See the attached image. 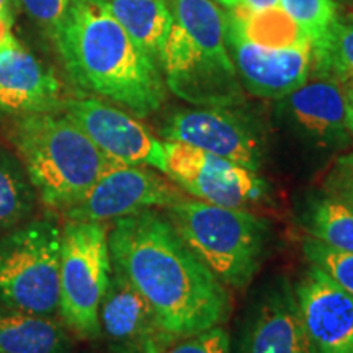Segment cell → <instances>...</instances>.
Listing matches in <instances>:
<instances>
[{
    "mask_svg": "<svg viewBox=\"0 0 353 353\" xmlns=\"http://www.w3.org/2000/svg\"><path fill=\"white\" fill-rule=\"evenodd\" d=\"M298 306L317 353H353V296L311 265L298 281Z\"/></svg>",
    "mask_w": 353,
    "mask_h": 353,
    "instance_id": "cell-15",
    "label": "cell"
},
{
    "mask_svg": "<svg viewBox=\"0 0 353 353\" xmlns=\"http://www.w3.org/2000/svg\"><path fill=\"white\" fill-rule=\"evenodd\" d=\"M19 0H0V17L15 21V13L19 8Z\"/></svg>",
    "mask_w": 353,
    "mask_h": 353,
    "instance_id": "cell-32",
    "label": "cell"
},
{
    "mask_svg": "<svg viewBox=\"0 0 353 353\" xmlns=\"http://www.w3.org/2000/svg\"><path fill=\"white\" fill-rule=\"evenodd\" d=\"M164 353H231V335L223 325L180 339Z\"/></svg>",
    "mask_w": 353,
    "mask_h": 353,
    "instance_id": "cell-26",
    "label": "cell"
},
{
    "mask_svg": "<svg viewBox=\"0 0 353 353\" xmlns=\"http://www.w3.org/2000/svg\"><path fill=\"white\" fill-rule=\"evenodd\" d=\"M63 110L114 164L151 167L165 174L164 141L132 114L94 97L64 100Z\"/></svg>",
    "mask_w": 353,
    "mask_h": 353,
    "instance_id": "cell-10",
    "label": "cell"
},
{
    "mask_svg": "<svg viewBox=\"0 0 353 353\" xmlns=\"http://www.w3.org/2000/svg\"><path fill=\"white\" fill-rule=\"evenodd\" d=\"M337 164H341L342 167H345L347 170H350L353 174V151L348 152V154H343L337 159Z\"/></svg>",
    "mask_w": 353,
    "mask_h": 353,
    "instance_id": "cell-33",
    "label": "cell"
},
{
    "mask_svg": "<svg viewBox=\"0 0 353 353\" xmlns=\"http://www.w3.org/2000/svg\"><path fill=\"white\" fill-rule=\"evenodd\" d=\"M10 138L37 196L52 210L77 205L114 165L65 114L20 117Z\"/></svg>",
    "mask_w": 353,
    "mask_h": 353,
    "instance_id": "cell-4",
    "label": "cell"
},
{
    "mask_svg": "<svg viewBox=\"0 0 353 353\" xmlns=\"http://www.w3.org/2000/svg\"><path fill=\"white\" fill-rule=\"evenodd\" d=\"M190 249L205 262L223 285L245 290L263 259L268 226L244 208L211 205L201 200H180L167 208Z\"/></svg>",
    "mask_w": 353,
    "mask_h": 353,
    "instance_id": "cell-5",
    "label": "cell"
},
{
    "mask_svg": "<svg viewBox=\"0 0 353 353\" xmlns=\"http://www.w3.org/2000/svg\"><path fill=\"white\" fill-rule=\"evenodd\" d=\"M183 198L169 180L151 167L114 164L77 205L64 213L69 221L105 223L145 210H167Z\"/></svg>",
    "mask_w": 353,
    "mask_h": 353,
    "instance_id": "cell-11",
    "label": "cell"
},
{
    "mask_svg": "<svg viewBox=\"0 0 353 353\" xmlns=\"http://www.w3.org/2000/svg\"><path fill=\"white\" fill-rule=\"evenodd\" d=\"M164 151L165 175L196 200L244 208L265 195L259 172L176 141H164Z\"/></svg>",
    "mask_w": 353,
    "mask_h": 353,
    "instance_id": "cell-9",
    "label": "cell"
},
{
    "mask_svg": "<svg viewBox=\"0 0 353 353\" xmlns=\"http://www.w3.org/2000/svg\"><path fill=\"white\" fill-rule=\"evenodd\" d=\"M239 353H317L288 280H276L260 298L245 327Z\"/></svg>",
    "mask_w": 353,
    "mask_h": 353,
    "instance_id": "cell-16",
    "label": "cell"
},
{
    "mask_svg": "<svg viewBox=\"0 0 353 353\" xmlns=\"http://www.w3.org/2000/svg\"><path fill=\"white\" fill-rule=\"evenodd\" d=\"M343 94H345V110H347V125L353 136V81L342 83Z\"/></svg>",
    "mask_w": 353,
    "mask_h": 353,
    "instance_id": "cell-31",
    "label": "cell"
},
{
    "mask_svg": "<svg viewBox=\"0 0 353 353\" xmlns=\"http://www.w3.org/2000/svg\"><path fill=\"white\" fill-rule=\"evenodd\" d=\"M280 7L301 26L314 43L341 13L334 0H280Z\"/></svg>",
    "mask_w": 353,
    "mask_h": 353,
    "instance_id": "cell-24",
    "label": "cell"
},
{
    "mask_svg": "<svg viewBox=\"0 0 353 353\" xmlns=\"http://www.w3.org/2000/svg\"><path fill=\"white\" fill-rule=\"evenodd\" d=\"M311 74L341 83L353 81V13H339L312 43Z\"/></svg>",
    "mask_w": 353,
    "mask_h": 353,
    "instance_id": "cell-21",
    "label": "cell"
},
{
    "mask_svg": "<svg viewBox=\"0 0 353 353\" xmlns=\"http://www.w3.org/2000/svg\"><path fill=\"white\" fill-rule=\"evenodd\" d=\"M324 192L325 195L342 201L343 205L353 211V174L345 167L335 162L332 170L325 176Z\"/></svg>",
    "mask_w": 353,
    "mask_h": 353,
    "instance_id": "cell-28",
    "label": "cell"
},
{
    "mask_svg": "<svg viewBox=\"0 0 353 353\" xmlns=\"http://www.w3.org/2000/svg\"><path fill=\"white\" fill-rule=\"evenodd\" d=\"M304 228L312 239L341 252H353V211L342 201L324 195L311 201Z\"/></svg>",
    "mask_w": 353,
    "mask_h": 353,
    "instance_id": "cell-23",
    "label": "cell"
},
{
    "mask_svg": "<svg viewBox=\"0 0 353 353\" xmlns=\"http://www.w3.org/2000/svg\"><path fill=\"white\" fill-rule=\"evenodd\" d=\"M108 229L103 223L68 221L59 263V312L63 324L85 341L101 337L100 306L112 278Z\"/></svg>",
    "mask_w": 353,
    "mask_h": 353,
    "instance_id": "cell-7",
    "label": "cell"
},
{
    "mask_svg": "<svg viewBox=\"0 0 353 353\" xmlns=\"http://www.w3.org/2000/svg\"><path fill=\"white\" fill-rule=\"evenodd\" d=\"M226 20L250 43L268 50L312 48L307 33L280 6L260 10L236 8L229 10Z\"/></svg>",
    "mask_w": 353,
    "mask_h": 353,
    "instance_id": "cell-20",
    "label": "cell"
},
{
    "mask_svg": "<svg viewBox=\"0 0 353 353\" xmlns=\"http://www.w3.org/2000/svg\"><path fill=\"white\" fill-rule=\"evenodd\" d=\"M278 113L299 139L317 149L350 144L343 85L334 79L311 74L301 87L278 99Z\"/></svg>",
    "mask_w": 353,
    "mask_h": 353,
    "instance_id": "cell-12",
    "label": "cell"
},
{
    "mask_svg": "<svg viewBox=\"0 0 353 353\" xmlns=\"http://www.w3.org/2000/svg\"><path fill=\"white\" fill-rule=\"evenodd\" d=\"M219 6L236 10V8H250V10H260V8L280 6V0H213Z\"/></svg>",
    "mask_w": 353,
    "mask_h": 353,
    "instance_id": "cell-29",
    "label": "cell"
},
{
    "mask_svg": "<svg viewBox=\"0 0 353 353\" xmlns=\"http://www.w3.org/2000/svg\"><path fill=\"white\" fill-rule=\"evenodd\" d=\"M172 26L161 57L165 85L196 107H239L244 87L226 48V15L213 0H167Z\"/></svg>",
    "mask_w": 353,
    "mask_h": 353,
    "instance_id": "cell-3",
    "label": "cell"
},
{
    "mask_svg": "<svg viewBox=\"0 0 353 353\" xmlns=\"http://www.w3.org/2000/svg\"><path fill=\"white\" fill-rule=\"evenodd\" d=\"M226 48L242 87L255 97L283 99L311 76V46L268 50L250 43L226 20Z\"/></svg>",
    "mask_w": 353,
    "mask_h": 353,
    "instance_id": "cell-13",
    "label": "cell"
},
{
    "mask_svg": "<svg viewBox=\"0 0 353 353\" xmlns=\"http://www.w3.org/2000/svg\"><path fill=\"white\" fill-rule=\"evenodd\" d=\"M12 25L13 21L0 17V51L6 50L7 46H10L13 41H17L12 33Z\"/></svg>",
    "mask_w": 353,
    "mask_h": 353,
    "instance_id": "cell-30",
    "label": "cell"
},
{
    "mask_svg": "<svg viewBox=\"0 0 353 353\" xmlns=\"http://www.w3.org/2000/svg\"><path fill=\"white\" fill-rule=\"evenodd\" d=\"M162 138L195 145L245 169L263 164V134L237 107H200L176 112L162 128Z\"/></svg>",
    "mask_w": 353,
    "mask_h": 353,
    "instance_id": "cell-8",
    "label": "cell"
},
{
    "mask_svg": "<svg viewBox=\"0 0 353 353\" xmlns=\"http://www.w3.org/2000/svg\"><path fill=\"white\" fill-rule=\"evenodd\" d=\"M61 242L63 229L48 219L23 223L0 237V306L56 314Z\"/></svg>",
    "mask_w": 353,
    "mask_h": 353,
    "instance_id": "cell-6",
    "label": "cell"
},
{
    "mask_svg": "<svg viewBox=\"0 0 353 353\" xmlns=\"http://www.w3.org/2000/svg\"><path fill=\"white\" fill-rule=\"evenodd\" d=\"M100 329L112 353H164L175 343L149 303L114 268L100 306Z\"/></svg>",
    "mask_w": 353,
    "mask_h": 353,
    "instance_id": "cell-14",
    "label": "cell"
},
{
    "mask_svg": "<svg viewBox=\"0 0 353 353\" xmlns=\"http://www.w3.org/2000/svg\"><path fill=\"white\" fill-rule=\"evenodd\" d=\"M63 87L54 72L19 41L0 51V113L26 117L63 108Z\"/></svg>",
    "mask_w": 353,
    "mask_h": 353,
    "instance_id": "cell-17",
    "label": "cell"
},
{
    "mask_svg": "<svg viewBox=\"0 0 353 353\" xmlns=\"http://www.w3.org/2000/svg\"><path fill=\"white\" fill-rule=\"evenodd\" d=\"M123 26L130 38L161 68L172 26L167 0H94Z\"/></svg>",
    "mask_w": 353,
    "mask_h": 353,
    "instance_id": "cell-19",
    "label": "cell"
},
{
    "mask_svg": "<svg viewBox=\"0 0 353 353\" xmlns=\"http://www.w3.org/2000/svg\"><path fill=\"white\" fill-rule=\"evenodd\" d=\"M54 44L69 77L83 90L145 118L165 101L161 68L94 0H74Z\"/></svg>",
    "mask_w": 353,
    "mask_h": 353,
    "instance_id": "cell-2",
    "label": "cell"
},
{
    "mask_svg": "<svg viewBox=\"0 0 353 353\" xmlns=\"http://www.w3.org/2000/svg\"><path fill=\"white\" fill-rule=\"evenodd\" d=\"M303 252L307 262L327 273L339 286L353 296V252H341L312 237L304 239Z\"/></svg>",
    "mask_w": 353,
    "mask_h": 353,
    "instance_id": "cell-25",
    "label": "cell"
},
{
    "mask_svg": "<svg viewBox=\"0 0 353 353\" xmlns=\"http://www.w3.org/2000/svg\"><path fill=\"white\" fill-rule=\"evenodd\" d=\"M334 2H337L341 7H353V0H334Z\"/></svg>",
    "mask_w": 353,
    "mask_h": 353,
    "instance_id": "cell-34",
    "label": "cell"
},
{
    "mask_svg": "<svg viewBox=\"0 0 353 353\" xmlns=\"http://www.w3.org/2000/svg\"><path fill=\"white\" fill-rule=\"evenodd\" d=\"M108 247L114 270L149 303L175 342L228 319V286L157 210L114 221Z\"/></svg>",
    "mask_w": 353,
    "mask_h": 353,
    "instance_id": "cell-1",
    "label": "cell"
},
{
    "mask_svg": "<svg viewBox=\"0 0 353 353\" xmlns=\"http://www.w3.org/2000/svg\"><path fill=\"white\" fill-rule=\"evenodd\" d=\"M26 13L52 38L63 26L74 0H19Z\"/></svg>",
    "mask_w": 353,
    "mask_h": 353,
    "instance_id": "cell-27",
    "label": "cell"
},
{
    "mask_svg": "<svg viewBox=\"0 0 353 353\" xmlns=\"http://www.w3.org/2000/svg\"><path fill=\"white\" fill-rule=\"evenodd\" d=\"M0 353H74V345L63 321L2 307Z\"/></svg>",
    "mask_w": 353,
    "mask_h": 353,
    "instance_id": "cell-18",
    "label": "cell"
},
{
    "mask_svg": "<svg viewBox=\"0 0 353 353\" xmlns=\"http://www.w3.org/2000/svg\"><path fill=\"white\" fill-rule=\"evenodd\" d=\"M37 198L20 159L0 148V231L26 223Z\"/></svg>",
    "mask_w": 353,
    "mask_h": 353,
    "instance_id": "cell-22",
    "label": "cell"
}]
</instances>
